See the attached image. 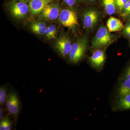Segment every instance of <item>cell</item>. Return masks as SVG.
Segmentation results:
<instances>
[{"instance_id":"obj_5","label":"cell","mask_w":130,"mask_h":130,"mask_svg":"<svg viewBox=\"0 0 130 130\" xmlns=\"http://www.w3.org/2000/svg\"><path fill=\"white\" fill-rule=\"evenodd\" d=\"M29 9V6L25 2H12L9 6L11 14L17 19L23 18L28 13Z\"/></svg>"},{"instance_id":"obj_10","label":"cell","mask_w":130,"mask_h":130,"mask_svg":"<svg viewBox=\"0 0 130 130\" xmlns=\"http://www.w3.org/2000/svg\"><path fill=\"white\" fill-rule=\"evenodd\" d=\"M105 60L104 51L98 50L95 51L90 58V60L94 67L100 68L103 65Z\"/></svg>"},{"instance_id":"obj_1","label":"cell","mask_w":130,"mask_h":130,"mask_svg":"<svg viewBox=\"0 0 130 130\" xmlns=\"http://www.w3.org/2000/svg\"><path fill=\"white\" fill-rule=\"evenodd\" d=\"M87 41L86 38H81L72 44L69 54L71 62L77 63L84 56L87 48Z\"/></svg>"},{"instance_id":"obj_24","label":"cell","mask_w":130,"mask_h":130,"mask_svg":"<svg viewBox=\"0 0 130 130\" xmlns=\"http://www.w3.org/2000/svg\"><path fill=\"white\" fill-rule=\"evenodd\" d=\"M126 78L130 79V67H129L126 71Z\"/></svg>"},{"instance_id":"obj_15","label":"cell","mask_w":130,"mask_h":130,"mask_svg":"<svg viewBox=\"0 0 130 130\" xmlns=\"http://www.w3.org/2000/svg\"><path fill=\"white\" fill-rule=\"evenodd\" d=\"M0 123V130H10L12 128L11 121L8 117L3 118L1 120Z\"/></svg>"},{"instance_id":"obj_28","label":"cell","mask_w":130,"mask_h":130,"mask_svg":"<svg viewBox=\"0 0 130 130\" xmlns=\"http://www.w3.org/2000/svg\"><path fill=\"white\" fill-rule=\"evenodd\" d=\"M18 1L22 2H25L26 1H28V0H16Z\"/></svg>"},{"instance_id":"obj_22","label":"cell","mask_w":130,"mask_h":130,"mask_svg":"<svg viewBox=\"0 0 130 130\" xmlns=\"http://www.w3.org/2000/svg\"><path fill=\"white\" fill-rule=\"evenodd\" d=\"M67 6L72 7L76 4L77 0H63Z\"/></svg>"},{"instance_id":"obj_27","label":"cell","mask_w":130,"mask_h":130,"mask_svg":"<svg viewBox=\"0 0 130 130\" xmlns=\"http://www.w3.org/2000/svg\"><path fill=\"white\" fill-rule=\"evenodd\" d=\"M125 32L126 35V36H128L129 37H130V31L124 30Z\"/></svg>"},{"instance_id":"obj_2","label":"cell","mask_w":130,"mask_h":130,"mask_svg":"<svg viewBox=\"0 0 130 130\" xmlns=\"http://www.w3.org/2000/svg\"><path fill=\"white\" fill-rule=\"evenodd\" d=\"M112 40V35L108 29L105 27H101L92 41V46L94 48H101L108 45Z\"/></svg>"},{"instance_id":"obj_11","label":"cell","mask_w":130,"mask_h":130,"mask_svg":"<svg viewBox=\"0 0 130 130\" xmlns=\"http://www.w3.org/2000/svg\"><path fill=\"white\" fill-rule=\"evenodd\" d=\"M107 27L110 32L120 31L124 28L121 20L115 17H110L107 21Z\"/></svg>"},{"instance_id":"obj_19","label":"cell","mask_w":130,"mask_h":130,"mask_svg":"<svg viewBox=\"0 0 130 130\" xmlns=\"http://www.w3.org/2000/svg\"><path fill=\"white\" fill-rule=\"evenodd\" d=\"M128 0H115L117 7L121 11L124 5L128 2Z\"/></svg>"},{"instance_id":"obj_25","label":"cell","mask_w":130,"mask_h":130,"mask_svg":"<svg viewBox=\"0 0 130 130\" xmlns=\"http://www.w3.org/2000/svg\"><path fill=\"white\" fill-rule=\"evenodd\" d=\"M3 110L2 108L1 107L0 109V120H1L3 118Z\"/></svg>"},{"instance_id":"obj_13","label":"cell","mask_w":130,"mask_h":130,"mask_svg":"<svg viewBox=\"0 0 130 130\" xmlns=\"http://www.w3.org/2000/svg\"><path fill=\"white\" fill-rule=\"evenodd\" d=\"M130 94V79L126 78L119 89V94L121 97Z\"/></svg>"},{"instance_id":"obj_23","label":"cell","mask_w":130,"mask_h":130,"mask_svg":"<svg viewBox=\"0 0 130 130\" xmlns=\"http://www.w3.org/2000/svg\"><path fill=\"white\" fill-rule=\"evenodd\" d=\"M45 35H46V37L47 38H48V39H54L53 36H52V34H51L48 27H47L46 28Z\"/></svg>"},{"instance_id":"obj_4","label":"cell","mask_w":130,"mask_h":130,"mask_svg":"<svg viewBox=\"0 0 130 130\" xmlns=\"http://www.w3.org/2000/svg\"><path fill=\"white\" fill-rule=\"evenodd\" d=\"M47 5L40 13L39 18L46 20H53L59 17L60 11L57 4L52 3Z\"/></svg>"},{"instance_id":"obj_14","label":"cell","mask_w":130,"mask_h":130,"mask_svg":"<svg viewBox=\"0 0 130 130\" xmlns=\"http://www.w3.org/2000/svg\"><path fill=\"white\" fill-rule=\"evenodd\" d=\"M118 107L120 109H130V94L120 97L118 103Z\"/></svg>"},{"instance_id":"obj_18","label":"cell","mask_w":130,"mask_h":130,"mask_svg":"<svg viewBox=\"0 0 130 130\" xmlns=\"http://www.w3.org/2000/svg\"><path fill=\"white\" fill-rule=\"evenodd\" d=\"M46 24L42 22H36L32 24L31 26V29L46 28Z\"/></svg>"},{"instance_id":"obj_3","label":"cell","mask_w":130,"mask_h":130,"mask_svg":"<svg viewBox=\"0 0 130 130\" xmlns=\"http://www.w3.org/2000/svg\"><path fill=\"white\" fill-rule=\"evenodd\" d=\"M59 19L61 23L67 28H73L78 24L76 13L72 9H62L60 13Z\"/></svg>"},{"instance_id":"obj_29","label":"cell","mask_w":130,"mask_h":130,"mask_svg":"<svg viewBox=\"0 0 130 130\" xmlns=\"http://www.w3.org/2000/svg\"><path fill=\"white\" fill-rule=\"evenodd\" d=\"M88 1H94V0H88Z\"/></svg>"},{"instance_id":"obj_16","label":"cell","mask_w":130,"mask_h":130,"mask_svg":"<svg viewBox=\"0 0 130 130\" xmlns=\"http://www.w3.org/2000/svg\"><path fill=\"white\" fill-rule=\"evenodd\" d=\"M6 89L5 86H2L0 88V104L3 105L6 101L7 99Z\"/></svg>"},{"instance_id":"obj_9","label":"cell","mask_w":130,"mask_h":130,"mask_svg":"<svg viewBox=\"0 0 130 130\" xmlns=\"http://www.w3.org/2000/svg\"><path fill=\"white\" fill-rule=\"evenodd\" d=\"M98 18L99 16L96 11L93 9L88 10L84 14V27L86 29L92 28L97 23Z\"/></svg>"},{"instance_id":"obj_17","label":"cell","mask_w":130,"mask_h":130,"mask_svg":"<svg viewBox=\"0 0 130 130\" xmlns=\"http://www.w3.org/2000/svg\"><path fill=\"white\" fill-rule=\"evenodd\" d=\"M121 13V16L126 17L129 16L130 14V0H128V2L123 7Z\"/></svg>"},{"instance_id":"obj_8","label":"cell","mask_w":130,"mask_h":130,"mask_svg":"<svg viewBox=\"0 0 130 130\" xmlns=\"http://www.w3.org/2000/svg\"><path fill=\"white\" fill-rule=\"evenodd\" d=\"M55 0H30L29 6L31 13L33 15L40 13L47 5Z\"/></svg>"},{"instance_id":"obj_21","label":"cell","mask_w":130,"mask_h":130,"mask_svg":"<svg viewBox=\"0 0 130 130\" xmlns=\"http://www.w3.org/2000/svg\"><path fill=\"white\" fill-rule=\"evenodd\" d=\"M49 29L51 32L52 36H53V38H55V36H56V27L54 25H50L48 26Z\"/></svg>"},{"instance_id":"obj_7","label":"cell","mask_w":130,"mask_h":130,"mask_svg":"<svg viewBox=\"0 0 130 130\" xmlns=\"http://www.w3.org/2000/svg\"><path fill=\"white\" fill-rule=\"evenodd\" d=\"M72 46L70 39L65 36L60 37L55 43L56 49L61 55L64 57L69 54Z\"/></svg>"},{"instance_id":"obj_26","label":"cell","mask_w":130,"mask_h":130,"mask_svg":"<svg viewBox=\"0 0 130 130\" xmlns=\"http://www.w3.org/2000/svg\"><path fill=\"white\" fill-rule=\"evenodd\" d=\"M124 30L130 31V22L126 24L124 28Z\"/></svg>"},{"instance_id":"obj_12","label":"cell","mask_w":130,"mask_h":130,"mask_svg":"<svg viewBox=\"0 0 130 130\" xmlns=\"http://www.w3.org/2000/svg\"><path fill=\"white\" fill-rule=\"evenodd\" d=\"M102 3L107 14L112 15L115 13L117 7L115 0H102Z\"/></svg>"},{"instance_id":"obj_20","label":"cell","mask_w":130,"mask_h":130,"mask_svg":"<svg viewBox=\"0 0 130 130\" xmlns=\"http://www.w3.org/2000/svg\"><path fill=\"white\" fill-rule=\"evenodd\" d=\"M46 28H38V29H33L31 30L32 32L37 35H45Z\"/></svg>"},{"instance_id":"obj_6","label":"cell","mask_w":130,"mask_h":130,"mask_svg":"<svg viewBox=\"0 0 130 130\" xmlns=\"http://www.w3.org/2000/svg\"><path fill=\"white\" fill-rule=\"evenodd\" d=\"M6 106L9 113L15 118L18 117L20 109L18 97L14 92L10 93L6 102Z\"/></svg>"},{"instance_id":"obj_30","label":"cell","mask_w":130,"mask_h":130,"mask_svg":"<svg viewBox=\"0 0 130 130\" xmlns=\"http://www.w3.org/2000/svg\"><path fill=\"white\" fill-rule=\"evenodd\" d=\"M129 16V19L130 20V14L129 15V16Z\"/></svg>"}]
</instances>
